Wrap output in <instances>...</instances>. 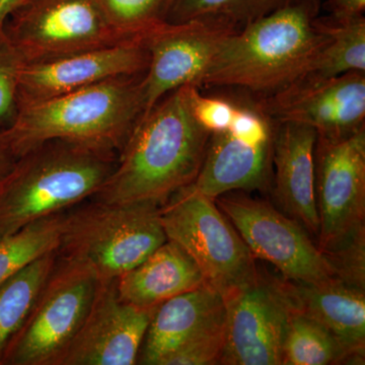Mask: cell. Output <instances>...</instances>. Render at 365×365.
<instances>
[{
	"label": "cell",
	"instance_id": "6da1fadb",
	"mask_svg": "<svg viewBox=\"0 0 365 365\" xmlns=\"http://www.w3.org/2000/svg\"><path fill=\"white\" fill-rule=\"evenodd\" d=\"M189 86L168 93L140 118L120 150L114 172L93 199L162 206L193 184L211 134L192 115Z\"/></svg>",
	"mask_w": 365,
	"mask_h": 365
},
{
	"label": "cell",
	"instance_id": "7a4b0ae2",
	"mask_svg": "<svg viewBox=\"0 0 365 365\" xmlns=\"http://www.w3.org/2000/svg\"><path fill=\"white\" fill-rule=\"evenodd\" d=\"M321 0H295L227 35L199 88L266 97L307 76L328 35L318 23Z\"/></svg>",
	"mask_w": 365,
	"mask_h": 365
},
{
	"label": "cell",
	"instance_id": "3957f363",
	"mask_svg": "<svg viewBox=\"0 0 365 365\" xmlns=\"http://www.w3.org/2000/svg\"><path fill=\"white\" fill-rule=\"evenodd\" d=\"M118 157V151L63 139L34 146L0 187V237L93 198Z\"/></svg>",
	"mask_w": 365,
	"mask_h": 365
},
{
	"label": "cell",
	"instance_id": "277c9868",
	"mask_svg": "<svg viewBox=\"0 0 365 365\" xmlns=\"http://www.w3.org/2000/svg\"><path fill=\"white\" fill-rule=\"evenodd\" d=\"M143 74L108 79L23 106L0 136L18 158L53 139L120 153L143 115Z\"/></svg>",
	"mask_w": 365,
	"mask_h": 365
},
{
	"label": "cell",
	"instance_id": "5b68a950",
	"mask_svg": "<svg viewBox=\"0 0 365 365\" xmlns=\"http://www.w3.org/2000/svg\"><path fill=\"white\" fill-rule=\"evenodd\" d=\"M160 208L88 199L64 212L57 256L86 266L100 281L117 280L168 241Z\"/></svg>",
	"mask_w": 365,
	"mask_h": 365
},
{
	"label": "cell",
	"instance_id": "8992f818",
	"mask_svg": "<svg viewBox=\"0 0 365 365\" xmlns=\"http://www.w3.org/2000/svg\"><path fill=\"white\" fill-rule=\"evenodd\" d=\"M168 240L193 259L209 287L223 299L258 276L256 259L215 200L185 187L160 208Z\"/></svg>",
	"mask_w": 365,
	"mask_h": 365
},
{
	"label": "cell",
	"instance_id": "52a82bcc",
	"mask_svg": "<svg viewBox=\"0 0 365 365\" xmlns=\"http://www.w3.org/2000/svg\"><path fill=\"white\" fill-rule=\"evenodd\" d=\"M4 34L21 64L53 61L143 38L115 28L98 0H24L7 19Z\"/></svg>",
	"mask_w": 365,
	"mask_h": 365
},
{
	"label": "cell",
	"instance_id": "ba28073f",
	"mask_svg": "<svg viewBox=\"0 0 365 365\" xmlns=\"http://www.w3.org/2000/svg\"><path fill=\"white\" fill-rule=\"evenodd\" d=\"M100 282L90 268L58 257L1 365H56L88 316Z\"/></svg>",
	"mask_w": 365,
	"mask_h": 365
},
{
	"label": "cell",
	"instance_id": "9c48e42d",
	"mask_svg": "<svg viewBox=\"0 0 365 365\" xmlns=\"http://www.w3.org/2000/svg\"><path fill=\"white\" fill-rule=\"evenodd\" d=\"M215 203L254 258L270 263L283 279L299 283L338 279L328 256L312 241L304 227L267 201L235 191L218 197Z\"/></svg>",
	"mask_w": 365,
	"mask_h": 365
},
{
	"label": "cell",
	"instance_id": "30bf717a",
	"mask_svg": "<svg viewBox=\"0 0 365 365\" xmlns=\"http://www.w3.org/2000/svg\"><path fill=\"white\" fill-rule=\"evenodd\" d=\"M235 103L232 124L211 134L202 167L192 184L213 200L230 192L270 186L274 121L252 98Z\"/></svg>",
	"mask_w": 365,
	"mask_h": 365
},
{
	"label": "cell",
	"instance_id": "8fae6325",
	"mask_svg": "<svg viewBox=\"0 0 365 365\" xmlns=\"http://www.w3.org/2000/svg\"><path fill=\"white\" fill-rule=\"evenodd\" d=\"M314 158L317 237L327 253L364 227L365 128L342 138L318 136Z\"/></svg>",
	"mask_w": 365,
	"mask_h": 365
},
{
	"label": "cell",
	"instance_id": "7c38bea8",
	"mask_svg": "<svg viewBox=\"0 0 365 365\" xmlns=\"http://www.w3.org/2000/svg\"><path fill=\"white\" fill-rule=\"evenodd\" d=\"M225 342L220 364L282 365L292 300L284 281L259 272L225 297Z\"/></svg>",
	"mask_w": 365,
	"mask_h": 365
},
{
	"label": "cell",
	"instance_id": "4fadbf2b",
	"mask_svg": "<svg viewBox=\"0 0 365 365\" xmlns=\"http://www.w3.org/2000/svg\"><path fill=\"white\" fill-rule=\"evenodd\" d=\"M252 98L273 121L307 125L318 136L342 138L365 128V72L302 78L273 95Z\"/></svg>",
	"mask_w": 365,
	"mask_h": 365
},
{
	"label": "cell",
	"instance_id": "5bb4252c",
	"mask_svg": "<svg viewBox=\"0 0 365 365\" xmlns=\"http://www.w3.org/2000/svg\"><path fill=\"white\" fill-rule=\"evenodd\" d=\"M235 31L222 21L209 20L163 21L148 31L144 37L150 62L143 78V117L173 91L198 86L218 46Z\"/></svg>",
	"mask_w": 365,
	"mask_h": 365
},
{
	"label": "cell",
	"instance_id": "9a60e30c",
	"mask_svg": "<svg viewBox=\"0 0 365 365\" xmlns=\"http://www.w3.org/2000/svg\"><path fill=\"white\" fill-rule=\"evenodd\" d=\"M155 309L120 299L116 280L101 281L90 311L56 365H134Z\"/></svg>",
	"mask_w": 365,
	"mask_h": 365
},
{
	"label": "cell",
	"instance_id": "2e32d148",
	"mask_svg": "<svg viewBox=\"0 0 365 365\" xmlns=\"http://www.w3.org/2000/svg\"><path fill=\"white\" fill-rule=\"evenodd\" d=\"M144 37L53 61L21 64L19 109L108 79L145 73L150 53Z\"/></svg>",
	"mask_w": 365,
	"mask_h": 365
},
{
	"label": "cell",
	"instance_id": "e0dca14e",
	"mask_svg": "<svg viewBox=\"0 0 365 365\" xmlns=\"http://www.w3.org/2000/svg\"><path fill=\"white\" fill-rule=\"evenodd\" d=\"M317 138V131L307 125L274 121V198L288 216L314 237L319 234Z\"/></svg>",
	"mask_w": 365,
	"mask_h": 365
},
{
	"label": "cell",
	"instance_id": "ac0fdd59",
	"mask_svg": "<svg viewBox=\"0 0 365 365\" xmlns=\"http://www.w3.org/2000/svg\"><path fill=\"white\" fill-rule=\"evenodd\" d=\"M225 319V299L206 283L165 300L153 313L137 364L162 365L181 346Z\"/></svg>",
	"mask_w": 365,
	"mask_h": 365
},
{
	"label": "cell",
	"instance_id": "d6986e66",
	"mask_svg": "<svg viewBox=\"0 0 365 365\" xmlns=\"http://www.w3.org/2000/svg\"><path fill=\"white\" fill-rule=\"evenodd\" d=\"M284 281L297 312L325 327L361 361L365 350V294L339 279L322 283Z\"/></svg>",
	"mask_w": 365,
	"mask_h": 365
},
{
	"label": "cell",
	"instance_id": "ffe728a7",
	"mask_svg": "<svg viewBox=\"0 0 365 365\" xmlns=\"http://www.w3.org/2000/svg\"><path fill=\"white\" fill-rule=\"evenodd\" d=\"M205 284L193 259L177 242L162 246L116 280L120 299L140 309H157L165 300Z\"/></svg>",
	"mask_w": 365,
	"mask_h": 365
},
{
	"label": "cell",
	"instance_id": "44dd1931",
	"mask_svg": "<svg viewBox=\"0 0 365 365\" xmlns=\"http://www.w3.org/2000/svg\"><path fill=\"white\" fill-rule=\"evenodd\" d=\"M328 35L313 66L304 78H328L347 72H365L364 16L350 19L318 16Z\"/></svg>",
	"mask_w": 365,
	"mask_h": 365
},
{
	"label": "cell",
	"instance_id": "7402d4cb",
	"mask_svg": "<svg viewBox=\"0 0 365 365\" xmlns=\"http://www.w3.org/2000/svg\"><path fill=\"white\" fill-rule=\"evenodd\" d=\"M57 260L56 252L45 255L0 284V365Z\"/></svg>",
	"mask_w": 365,
	"mask_h": 365
},
{
	"label": "cell",
	"instance_id": "603a6c76",
	"mask_svg": "<svg viewBox=\"0 0 365 365\" xmlns=\"http://www.w3.org/2000/svg\"><path fill=\"white\" fill-rule=\"evenodd\" d=\"M356 360L330 331L292 307L282 345V365H328Z\"/></svg>",
	"mask_w": 365,
	"mask_h": 365
},
{
	"label": "cell",
	"instance_id": "cb8c5ba5",
	"mask_svg": "<svg viewBox=\"0 0 365 365\" xmlns=\"http://www.w3.org/2000/svg\"><path fill=\"white\" fill-rule=\"evenodd\" d=\"M295 0H169L163 21H222L239 29L292 4Z\"/></svg>",
	"mask_w": 365,
	"mask_h": 365
},
{
	"label": "cell",
	"instance_id": "d4e9b609",
	"mask_svg": "<svg viewBox=\"0 0 365 365\" xmlns=\"http://www.w3.org/2000/svg\"><path fill=\"white\" fill-rule=\"evenodd\" d=\"M64 212L0 237V284L34 261L56 252Z\"/></svg>",
	"mask_w": 365,
	"mask_h": 365
},
{
	"label": "cell",
	"instance_id": "484cf974",
	"mask_svg": "<svg viewBox=\"0 0 365 365\" xmlns=\"http://www.w3.org/2000/svg\"><path fill=\"white\" fill-rule=\"evenodd\" d=\"M169 0H98L113 26L128 35L143 37L163 23Z\"/></svg>",
	"mask_w": 365,
	"mask_h": 365
},
{
	"label": "cell",
	"instance_id": "4316f807",
	"mask_svg": "<svg viewBox=\"0 0 365 365\" xmlns=\"http://www.w3.org/2000/svg\"><path fill=\"white\" fill-rule=\"evenodd\" d=\"M225 342V319L181 346L162 365L220 364Z\"/></svg>",
	"mask_w": 365,
	"mask_h": 365
},
{
	"label": "cell",
	"instance_id": "83f0119b",
	"mask_svg": "<svg viewBox=\"0 0 365 365\" xmlns=\"http://www.w3.org/2000/svg\"><path fill=\"white\" fill-rule=\"evenodd\" d=\"M338 279L364 290L365 228L360 227L332 251L325 253Z\"/></svg>",
	"mask_w": 365,
	"mask_h": 365
},
{
	"label": "cell",
	"instance_id": "f1b7e54d",
	"mask_svg": "<svg viewBox=\"0 0 365 365\" xmlns=\"http://www.w3.org/2000/svg\"><path fill=\"white\" fill-rule=\"evenodd\" d=\"M21 66L18 55L2 32L0 35V130L11 126L18 115Z\"/></svg>",
	"mask_w": 365,
	"mask_h": 365
},
{
	"label": "cell",
	"instance_id": "f546056e",
	"mask_svg": "<svg viewBox=\"0 0 365 365\" xmlns=\"http://www.w3.org/2000/svg\"><path fill=\"white\" fill-rule=\"evenodd\" d=\"M189 102L197 123L209 133L227 130L235 113L232 98L206 97L197 86H189Z\"/></svg>",
	"mask_w": 365,
	"mask_h": 365
},
{
	"label": "cell",
	"instance_id": "4dcf8cb0",
	"mask_svg": "<svg viewBox=\"0 0 365 365\" xmlns=\"http://www.w3.org/2000/svg\"><path fill=\"white\" fill-rule=\"evenodd\" d=\"M322 7L333 18H357L364 16L365 0H327Z\"/></svg>",
	"mask_w": 365,
	"mask_h": 365
},
{
	"label": "cell",
	"instance_id": "1f68e13d",
	"mask_svg": "<svg viewBox=\"0 0 365 365\" xmlns=\"http://www.w3.org/2000/svg\"><path fill=\"white\" fill-rule=\"evenodd\" d=\"M18 157L0 136V187L4 185L11 173L13 172Z\"/></svg>",
	"mask_w": 365,
	"mask_h": 365
},
{
	"label": "cell",
	"instance_id": "d6a6232c",
	"mask_svg": "<svg viewBox=\"0 0 365 365\" xmlns=\"http://www.w3.org/2000/svg\"><path fill=\"white\" fill-rule=\"evenodd\" d=\"M23 1L24 0H0V35L4 32L7 19Z\"/></svg>",
	"mask_w": 365,
	"mask_h": 365
}]
</instances>
